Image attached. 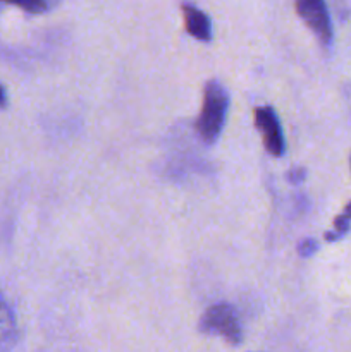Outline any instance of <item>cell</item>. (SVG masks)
I'll use <instances>...</instances> for the list:
<instances>
[{
    "mask_svg": "<svg viewBox=\"0 0 351 352\" xmlns=\"http://www.w3.org/2000/svg\"><path fill=\"white\" fill-rule=\"evenodd\" d=\"M229 110V95L219 81H209L203 91V107L196 119V133L206 144H213L219 140L224 129Z\"/></svg>",
    "mask_w": 351,
    "mask_h": 352,
    "instance_id": "6da1fadb",
    "label": "cell"
},
{
    "mask_svg": "<svg viewBox=\"0 0 351 352\" xmlns=\"http://www.w3.org/2000/svg\"><path fill=\"white\" fill-rule=\"evenodd\" d=\"M200 330L210 336H220L233 346H240L243 340V329H241L240 316L231 305L220 302L213 305L203 313L200 320Z\"/></svg>",
    "mask_w": 351,
    "mask_h": 352,
    "instance_id": "7a4b0ae2",
    "label": "cell"
},
{
    "mask_svg": "<svg viewBox=\"0 0 351 352\" xmlns=\"http://www.w3.org/2000/svg\"><path fill=\"white\" fill-rule=\"evenodd\" d=\"M296 10L323 47L332 43V24L326 0H296Z\"/></svg>",
    "mask_w": 351,
    "mask_h": 352,
    "instance_id": "3957f363",
    "label": "cell"
},
{
    "mask_svg": "<svg viewBox=\"0 0 351 352\" xmlns=\"http://www.w3.org/2000/svg\"><path fill=\"white\" fill-rule=\"evenodd\" d=\"M255 126L262 133L265 148L272 157H282L286 151V140L281 122L272 107H258L255 110Z\"/></svg>",
    "mask_w": 351,
    "mask_h": 352,
    "instance_id": "277c9868",
    "label": "cell"
},
{
    "mask_svg": "<svg viewBox=\"0 0 351 352\" xmlns=\"http://www.w3.org/2000/svg\"><path fill=\"white\" fill-rule=\"evenodd\" d=\"M17 337V322L14 316L12 308L0 292V352H9L16 346Z\"/></svg>",
    "mask_w": 351,
    "mask_h": 352,
    "instance_id": "5b68a950",
    "label": "cell"
},
{
    "mask_svg": "<svg viewBox=\"0 0 351 352\" xmlns=\"http://www.w3.org/2000/svg\"><path fill=\"white\" fill-rule=\"evenodd\" d=\"M182 16H184L186 31L193 38L200 41L212 40V23L205 12L186 3V6H182Z\"/></svg>",
    "mask_w": 351,
    "mask_h": 352,
    "instance_id": "8992f818",
    "label": "cell"
},
{
    "mask_svg": "<svg viewBox=\"0 0 351 352\" xmlns=\"http://www.w3.org/2000/svg\"><path fill=\"white\" fill-rule=\"evenodd\" d=\"M3 2L14 3V6H19L21 9L28 10V12H33V14L43 12V10L47 9V6H48L47 0H3Z\"/></svg>",
    "mask_w": 351,
    "mask_h": 352,
    "instance_id": "52a82bcc",
    "label": "cell"
},
{
    "mask_svg": "<svg viewBox=\"0 0 351 352\" xmlns=\"http://www.w3.org/2000/svg\"><path fill=\"white\" fill-rule=\"evenodd\" d=\"M319 250V244H317L315 239H303L301 243L298 244V253L301 258H310L313 256V253H317Z\"/></svg>",
    "mask_w": 351,
    "mask_h": 352,
    "instance_id": "ba28073f",
    "label": "cell"
},
{
    "mask_svg": "<svg viewBox=\"0 0 351 352\" xmlns=\"http://www.w3.org/2000/svg\"><path fill=\"white\" fill-rule=\"evenodd\" d=\"M286 177H288L289 184L299 186L306 179V170L303 167H292L291 170L286 174Z\"/></svg>",
    "mask_w": 351,
    "mask_h": 352,
    "instance_id": "9c48e42d",
    "label": "cell"
},
{
    "mask_svg": "<svg viewBox=\"0 0 351 352\" xmlns=\"http://www.w3.org/2000/svg\"><path fill=\"white\" fill-rule=\"evenodd\" d=\"M7 105V96H6V89L3 86L0 85V107H6Z\"/></svg>",
    "mask_w": 351,
    "mask_h": 352,
    "instance_id": "30bf717a",
    "label": "cell"
},
{
    "mask_svg": "<svg viewBox=\"0 0 351 352\" xmlns=\"http://www.w3.org/2000/svg\"><path fill=\"white\" fill-rule=\"evenodd\" d=\"M344 215H346L348 217V219H350L351 220V203H348V205H346V208H344Z\"/></svg>",
    "mask_w": 351,
    "mask_h": 352,
    "instance_id": "8fae6325",
    "label": "cell"
},
{
    "mask_svg": "<svg viewBox=\"0 0 351 352\" xmlns=\"http://www.w3.org/2000/svg\"><path fill=\"white\" fill-rule=\"evenodd\" d=\"M348 98H350V105H351V86H350V89H348Z\"/></svg>",
    "mask_w": 351,
    "mask_h": 352,
    "instance_id": "7c38bea8",
    "label": "cell"
},
{
    "mask_svg": "<svg viewBox=\"0 0 351 352\" xmlns=\"http://www.w3.org/2000/svg\"><path fill=\"white\" fill-rule=\"evenodd\" d=\"M0 3H3V0H0Z\"/></svg>",
    "mask_w": 351,
    "mask_h": 352,
    "instance_id": "4fadbf2b",
    "label": "cell"
},
{
    "mask_svg": "<svg viewBox=\"0 0 351 352\" xmlns=\"http://www.w3.org/2000/svg\"><path fill=\"white\" fill-rule=\"evenodd\" d=\"M350 165H351V157H350Z\"/></svg>",
    "mask_w": 351,
    "mask_h": 352,
    "instance_id": "5bb4252c",
    "label": "cell"
}]
</instances>
